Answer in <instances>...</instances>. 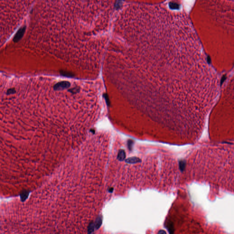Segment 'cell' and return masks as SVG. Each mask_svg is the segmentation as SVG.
I'll return each mask as SVG.
<instances>
[{"label":"cell","instance_id":"cell-9","mask_svg":"<svg viewBox=\"0 0 234 234\" xmlns=\"http://www.w3.org/2000/svg\"><path fill=\"white\" fill-rule=\"evenodd\" d=\"M16 90L14 88H10L7 90V94L10 95L12 94H14L15 93Z\"/></svg>","mask_w":234,"mask_h":234},{"label":"cell","instance_id":"cell-6","mask_svg":"<svg viewBox=\"0 0 234 234\" xmlns=\"http://www.w3.org/2000/svg\"><path fill=\"white\" fill-rule=\"evenodd\" d=\"M125 153L124 150H120L118 152V156H117V158L119 160H124L125 158Z\"/></svg>","mask_w":234,"mask_h":234},{"label":"cell","instance_id":"cell-1","mask_svg":"<svg viewBox=\"0 0 234 234\" xmlns=\"http://www.w3.org/2000/svg\"><path fill=\"white\" fill-rule=\"evenodd\" d=\"M109 51L108 78L130 103L170 113L172 128L205 124L220 81L184 12L165 4H126L115 16Z\"/></svg>","mask_w":234,"mask_h":234},{"label":"cell","instance_id":"cell-3","mask_svg":"<svg viewBox=\"0 0 234 234\" xmlns=\"http://www.w3.org/2000/svg\"><path fill=\"white\" fill-rule=\"evenodd\" d=\"M70 86V83L68 81H61L56 83L54 86V89L55 91H61L68 88Z\"/></svg>","mask_w":234,"mask_h":234},{"label":"cell","instance_id":"cell-5","mask_svg":"<svg viewBox=\"0 0 234 234\" xmlns=\"http://www.w3.org/2000/svg\"><path fill=\"white\" fill-rule=\"evenodd\" d=\"M60 74L61 76L66 77H69V78H72L75 76V75L72 72L65 71V70H60Z\"/></svg>","mask_w":234,"mask_h":234},{"label":"cell","instance_id":"cell-2","mask_svg":"<svg viewBox=\"0 0 234 234\" xmlns=\"http://www.w3.org/2000/svg\"><path fill=\"white\" fill-rule=\"evenodd\" d=\"M195 155V179L234 193V142L203 146Z\"/></svg>","mask_w":234,"mask_h":234},{"label":"cell","instance_id":"cell-4","mask_svg":"<svg viewBox=\"0 0 234 234\" xmlns=\"http://www.w3.org/2000/svg\"><path fill=\"white\" fill-rule=\"evenodd\" d=\"M26 28V26L24 25V26L21 27L18 29V31L17 32L15 35H14V37H13V42H17L21 40L25 33Z\"/></svg>","mask_w":234,"mask_h":234},{"label":"cell","instance_id":"cell-7","mask_svg":"<svg viewBox=\"0 0 234 234\" xmlns=\"http://www.w3.org/2000/svg\"><path fill=\"white\" fill-rule=\"evenodd\" d=\"M140 161V160L136 157H132V158H129L126 160V162L129 163H137Z\"/></svg>","mask_w":234,"mask_h":234},{"label":"cell","instance_id":"cell-8","mask_svg":"<svg viewBox=\"0 0 234 234\" xmlns=\"http://www.w3.org/2000/svg\"><path fill=\"white\" fill-rule=\"evenodd\" d=\"M79 91H80V88L78 87H74V88L69 90V91L71 92L72 93H78Z\"/></svg>","mask_w":234,"mask_h":234}]
</instances>
